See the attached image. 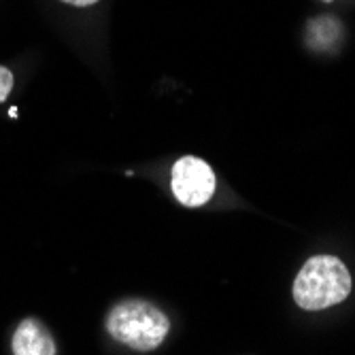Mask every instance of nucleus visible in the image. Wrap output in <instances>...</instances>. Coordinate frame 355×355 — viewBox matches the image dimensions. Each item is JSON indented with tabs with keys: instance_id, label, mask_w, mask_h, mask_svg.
<instances>
[{
	"instance_id": "nucleus-1",
	"label": "nucleus",
	"mask_w": 355,
	"mask_h": 355,
	"mask_svg": "<svg viewBox=\"0 0 355 355\" xmlns=\"http://www.w3.org/2000/svg\"><path fill=\"white\" fill-rule=\"evenodd\" d=\"M351 294V275L332 255H317L300 268L294 281V300L304 311H321Z\"/></svg>"
},
{
	"instance_id": "nucleus-2",
	"label": "nucleus",
	"mask_w": 355,
	"mask_h": 355,
	"mask_svg": "<svg viewBox=\"0 0 355 355\" xmlns=\"http://www.w3.org/2000/svg\"><path fill=\"white\" fill-rule=\"evenodd\" d=\"M109 334L135 351H151L164 343L171 332L168 317L145 300L119 302L107 319Z\"/></svg>"
},
{
	"instance_id": "nucleus-3",
	"label": "nucleus",
	"mask_w": 355,
	"mask_h": 355,
	"mask_svg": "<svg viewBox=\"0 0 355 355\" xmlns=\"http://www.w3.org/2000/svg\"><path fill=\"white\" fill-rule=\"evenodd\" d=\"M171 187L175 198L185 207H202L215 191V175L205 159L185 155L173 166Z\"/></svg>"
},
{
	"instance_id": "nucleus-4",
	"label": "nucleus",
	"mask_w": 355,
	"mask_h": 355,
	"mask_svg": "<svg viewBox=\"0 0 355 355\" xmlns=\"http://www.w3.org/2000/svg\"><path fill=\"white\" fill-rule=\"evenodd\" d=\"M15 355H55V343L51 334L37 319H24L13 334Z\"/></svg>"
},
{
	"instance_id": "nucleus-5",
	"label": "nucleus",
	"mask_w": 355,
	"mask_h": 355,
	"mask_svg": "<svg viewBox=\"0 0 355 355\" xmlns=\"http://www.w3.org/2000/svg\"><path fill=\"white\" fill-rule=\"evenodd\" d=\"M13 89V75L9 69L5 67H0V103L7 101V96L11 94Z\"/></svg>"
},
{
	"instance_id": "nucleus-6",
	"label": "nucleus",
	"mask_w": 355,
	"mask_h": 355,
	"mask_svg": "<svg viewBox=\"0 0 355 355\" xmlns=\"http://www.w3.org/2000/svg\"><path fill=\"white\" fill-rule=\"evenodd\" d=\"M62 3L73 5V7H92V5L98 3V0H62Z\"/></svg>"
}]
</instances>
